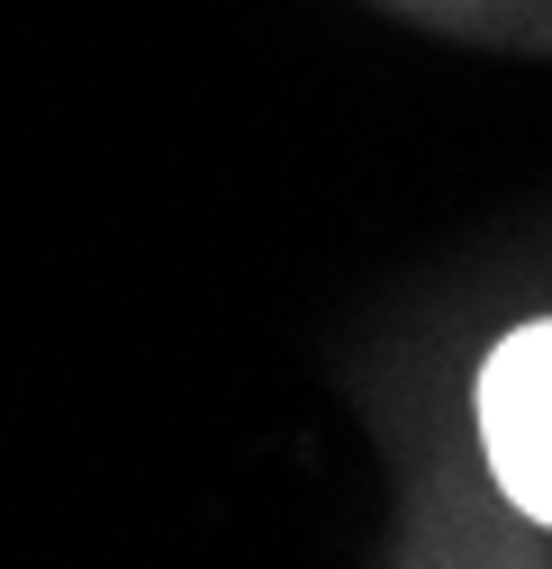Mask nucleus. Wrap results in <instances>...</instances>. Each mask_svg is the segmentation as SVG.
Masks as SVG:
<instances>
[{"label": "nucleus", "mask_w": 552, "mask_h": 569, "mask_svg": "<svg viewBox=\"0 0 552 569\" xmlns=\"http://www.w3.org/2000/svg\"><path fill=\"white\" fill-rule=\"evenodd\" d=\"M480 443L499 488L552 525V326H525L480 371Z\"/></svg>", "instance_id": "1"}]
</instances>
